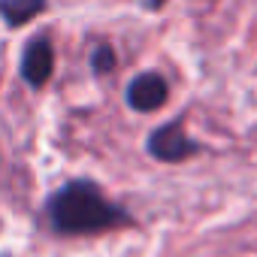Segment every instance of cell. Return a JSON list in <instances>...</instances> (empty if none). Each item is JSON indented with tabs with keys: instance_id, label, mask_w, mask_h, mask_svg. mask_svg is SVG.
Here are the masks:
<instances>
[{
	"instance_id": "6da1fadb",
	"label": "cell",
	"mask_w": 257,
	"mask_h": 257,
	"mask_svg": "<svg viewBox=\"0 0 257 257\" xmlns=\"http://www.w3.org/2000/svg\"><path fill=\"white\" fill-rule=\"evenodd\" d=\"M43 218L58 236H97L134 224L121 206H115L91 179H70L46 197Z\"/></svg>"
},
{
	"instance_id": "7a4b0ae2",
	"label": "cell",
	"mask_w": 257,
	"mask_h": 257,
	"mask_svg": "<svg viewBox=\"0 0 257 257\" xmlns=\"http://www.w3.org/2000/svg\"><path fill=\"white\" fill-rule=\"evenodd\" d=\"M146 149H149V155L155 161H164V164H182V161L200 155V143H194L185 134L182 118H173V121L155 127L149 143H146Z\"/></svg>"
},
{
	"instance_id": "3957f363",
	"label": "cell",
	"mask_w": 257,
	"mask_h": 257,
	"mask_svg": "<svg viewBox=\"0 0 257 257\" xmlns=\"http://www.w3.org/2000/svg\"><path fill=\"white\" fill-rule=\"evenodd\" d=\"M55 73V46L49 37H34L22 52V76L28 85L43 88Z\"/></svg>"
},
{
	"instance_id": "277c9868",
	"label": "cell",
	"mask_w": 257,
	"mask_h": 257,
	"mask_svg": "<svg viewBox=\"0 0 257 257\" xmlns=\"http://www.w3.org/2000/svg\"><path fill=\"white\" fill-rule=\"evenodd\" d=\"M170 85L161 73H140L127 85V106L137 112H155L167 103Z\"/></svg>"
},
{
	"instance_id": "5b68a950",
	"label": "cell",
	"mask_w": 257,
	"mask_h": 257,
	"mask_svg": "<svg viewBox=\"0 0 257 257\" xmlns=\"http://www.w3.org/2000/svg\"><path fill=\"white\" fill-rule=\"evenodd\" d=\"M40 13H46V0H0V19L10 28H25Z\"/></svg>"
},
{
	"instance_id": "8992f818",
	"label": "cell",
	"mask_w": 257,
	"mask_h": 257,
	"mask_svg": "<svg viewBox=\"0 0 257 257\" xmlns=\"http://www.w3.org/2000/svg\"><path fill=\"white\" fill-rule=\"evenodd\" d=\"M91 67H94V73H100V76L112 73V70H115V49H112L109 43H97V49L91 52Z\"/></svg>"
},
{
	"instance_id": "52a82bcc",
	"label": "cell",
	"mask_w": 257,
	"mask_h": 257,
	"mask_svg": "<svg viewBox=\"0 0 257 257\" xmlns=\"http://www.w3.org/2000/svg\"><path fill=\"white\" fill-rule=\"evenodd\" d=\"M164 4H167V0H146V7H149V10H161Z\"/></svg>"
}]
</instances>
